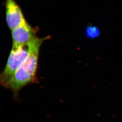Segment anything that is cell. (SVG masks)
I'll list each match as a JSON object with an SVG mask.
<instances>
[{
  "label": "cell",
  "mask_w": 122,
  "mask_h": 122,
  "mask_svg": "<svg viewBox=\"0 0 122 122\" xmlns=\"http://www.w3.org/2000/svg\"><path fill=\"white\" fill-rule=\"evenodd\" d=\"M46 38L38 37L26 44L13 45L5 68L0 75V82L4 87L7 88L8 83L18 69L25 63L32 53L40 49Z\"/></svg>",
  "instance_id": "6da1fadb"
},
{
  "label": "cell",
  "mask_w": 122,
  "mask_h": 122,
  "mask_svg": "<svg viewBox=\"0 0 122 122\" xmlns=\"http://www.w3.org/2000/svg\"><path fill=\"white\" fill-rule=\"evenodd\" d=\"M40 49L36 50L27 61L15 73L8 83L7 88L10 89L15 96L23 87L37 82L36 72L38 67Z\"/></svg>",
  "instance_id": "7a4b0ae2"
},
{
  "label": "cell",
  "mask_w": 122,
  "mask_h": 122,
  "mask_svg": "<svg viewBox=\"0 0 122 122\" xmlns=\"http://www.w3.org/2000/svg\"><path fill=\"white\" fill-rule=\"evenodd\" d=\"M6 18L11 31L26 22L21 8L14 0H6Z\"/></svg>",
  "instance_id": "3957f363"
},
{
  "label": "cell",
  "mask_w": 122,
  "mask_h": 122,
  "mask_svg": "<svg viewBox=\"0 0 122 122\" xmlns=\"http://www.w3.org/2000/svg\"><path fill=\"white\" fill-rule=\"evenodd\" d=\"M37 29L32 28L27 22L12 30L13 45L26 44L36 37Z\"/></svg>",
  "instance_id": "277c9868"
},
{
  "label": "cell",
  "mask_w": 122,
  "mask_h": 122,
  "mask_svg": "<svg viewBox=\"0 0 122 122\" xmlns=\"http://www.w3.org/2000/svg\"><path fill=\"white\" fill-rule=\"evenodd\" d=\"M86 34L89 38H94L99 35V31L98 28L94 26H89L86 28Z\"/></svg>",
  "instance_id": "5b68a950"
}]
</instances>
